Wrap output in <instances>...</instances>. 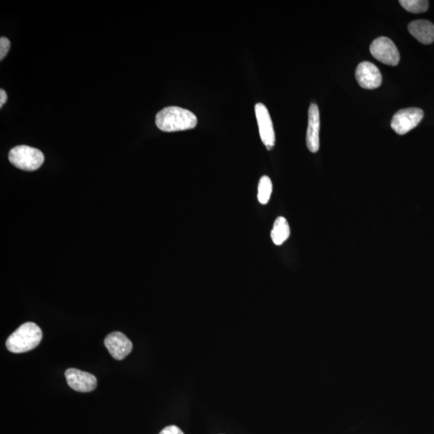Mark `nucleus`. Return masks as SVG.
I'll list each match as a JSON object with an SVG mask.
<instances>
[{
    "mask_svg": "<svg viewBox=\"0 0 434 434\" xmlns=\"http://www.w3.org/2000/svg\"><path fill=\"white\" fill-rule=\"evenodd\" d=\"M197 116L193 112L178 106H168L156 115L155 124L164 132L186 130L196 128Z\"/></svg>",
    "mask_w": 434,
    "mask_h": 434,
    "instance_id": "obj_1",
    "label": "nucleus"
},
{
    "mask_svg": "<svg viewBox=\"0 0 434 434\" xmlns=\"http://www.w3.org/2000/svg\"><path fill=\"white\" fill-rule=\"evenodd\" d=\"M43 337L40 326L34 323L24 324L9 336L6 347L12 353H24L36 348Z\"/></svg>",
    "mask_w": 434,
    "mask_h": 434,
    "instance_id": "obj_2",
    "label": "nucleus"
},
{
    "mask_svg": "<svg viewBox=\"0 0 434 434\" xmlns=\"http://www.w3.org/2000/svg\"><path fill=\"white\" fill-rule=\"evenodd\" d=\"M8 158L14 167L26 172L40 168L45 161V155L40 150L26 145L17 146L10 150Z\"/></svg>",
    "mask_w": 434,
    "mask_h": 434,
    "instance_id": "obj_3",
    "label": "nucleus"
},
{
    "mask_svg": "<svg viewBox=\"0 0 434 434\" xmlns=\"http://www.w3.org/2000/svg\"><path fill=\"white\" fill-rule=\"evenodd\" d=\"M370 52L375 59L385 65L396 66L399 64L398 48L389 38L382 37L375 39L370 46Z\"/></svg>",
    "mask_w": 434,
    "mask_h": 434,
    "instance_id": "obj_4",
    "label": "nucleus"
},
{
    "mask_svg": "<svg viewBox=\"0 0 434 434\" xmlns=\"http://www.w3.org/2000/svg\"><path fill=\"white\" fill-rule=\"evenodd\" d=\"M424 118V111L419 108L401 110L394 115L391 128L400 135H406L417 128Z\"/></svg>",
    "mask_w": 434,
    "mask_h": 434,
    "instance_id": "obj_5",
    "label": "nucleus"
},
{
    "mask_svg": "<svg viewBox=\"0 0 434 434\" xmlns=\"http://www.w3.org/2000/svg\"><path fill=\"white\" fill-rule=\"evenodd\" d=\"M255 113L262 143L268 150H271L275 145V132L269 110L264 104L257 103L255 106Z\"/></svg>",
    "mask_w": 434,
    "mask_h": 434,
    "instance_id": "obj_6",
    "label": "nucleus"
},
{
    "mask_svg": "<svg viewBox=\"0 0 434 434\" xmlns=\"http://www.w3.org/2000/svg\"><path fill=\"white\" fill-rule=\"evenodd\" d=\"M359 85L366 90H374L382 83V75L378 68L373 63L364 61L360 63L355 70Z\"/></svg>",
    "mask_w": 434,
    "mask_h": 434,
    "instance_id": "obj_7",
    "label": "nucleus"
},
{
    "mask_svg": "<svg viewBox=\"0 0 434 434\" xmlns=\"http://www.w3.org/2000/svg\"><path fill=\"white\" fill-rule=\"evenodd\" d=\"M104 343L112 357L117 360H123L132 352V342L119 331L107 335Z\"/></svg>",
    "mask_w": 434,
    "mask_h": 434,
    "instance_id": "obj_8",
    "label": "nucleus"
},
{
    "mask_svg": "<svg viewBox=\"0 0 434 434\" xmlns=\"http://www.w3.org/2000/svg\"><path fill=\"white\" fill-rule=\"evenodd\" d=\"M66 378L68 385L80 393L94 391L97 387V378L94 375L76 368L66 370Z\"/></svg>",
    "mask_w": 434,
    "mask_h": 434,
    "instance_id": "obj_9",
    "label": "nucleus"
},
{
    "mask_svg": "<svg viewBox=\"0 0 434 434\" xmlns=\"http://www.w3.org/2000/svg\"><path fill=\"white\" fill-rule=\"evenodd\" d=\"M320 117L318 106L312 103L309 108L308 128L306 131V146L310 152L319 149Z\"/></svg>",
    "mask_w": 434,
    "mask_h": 434,
    "instance_id": "obj_10",
    "label": "nucleus"
},
{
    "mask_svg": "<svg viewBox=\"0 0 434 434\" xmlns=\"http://www.w3.org/2000/svg\"><path fill=\"white\" fill-rule=\"evenodd\" d=\"M408 32L424 45H430L434 41V26L428 21H413L408 24Z\"/></svg>",
    "mask_w": 434,
    "mask_h": 434,
    "instance_id": "obj_11",
    "label": "nucleus"
},
{
    "mask_svg": "<svg viewBox=\"0 0 434 434\" xmlns=\"http://www.w3.org/2000/svg\"><path fill=\"white\" fill-rule=\"evenodd\" d=\"M290 228L288 221L282 217L277 218L271 231V239L276 246H281L290 237Z\"/></svg>",
    "mask_w": 434,
    "mask_h": 434,
    "instance_id": "obj_12",
    "label": "nucleus"
},
{
    "mask_svg": "<svg viewBox=\"0 0 434 434\" xmlns=\"http://www.w3.org/2000/svg\"><path fill=\"white\" fill-rule=\"evenodd\" d=\"M273 191V184L270 177H262L259 183H258L257 188V199L262 204L269 203Z\"/></svg>",
    "mask_w": 434,
    "mask_h": 434,
    "instance_id": "obj_13",
    "label": "nucleus"
},
{
    "mask_svg": "<svg viewBox=\"0 0 434 434\" xmlns=\"http://www.w3.org/2000/svg\"><path fill=\"white\" fill-rule=\"evenodd\" d=\"M402 6L411 13H423L427 11L428 2L426 0H401Z\"/></svg>",
    "mask_w": 434,
    "mask_h": 434,
    "instance_id": "obj_14",
    "label": "nucleus"
},
{
    "mask_svg": "<svg viewBox=\"0 0 434 434\" xmlns=\"http://www.w3.org/2000/svg\"><path fill=\"white\" fill-rule=\"evenodd\" d=\"M11 47V43L8 38L2 37L0 38V60H3L7 56Z\"/></svg>",
    "mask_w": 434,
    "mask_h": 434,
    "instance_id": "obj_15",
    "label": "nucleus"
},
{
    "mask_svg": "<svg viewBox=\"0 0 434 434\" xmlns=\"http://www.w3.org/2000/svg\"><path fill=\"white\" fill-rule=\"evenodd\" d=\"M159 434H184L177 426H170L164 428Z\"/></svg>",
    "mask_w": 434,
    "mask_h": 434,
    "instance_id": "obj_16",
    "label": "nucleus"
},
{
    "mask_svg": "<svg viewBox=\"0 0 434 434\" xmlns=\"http://www.w3.org/2000/svg\"><path fill=\"white\" fill-rule=\"evenodd\" d=\"M8 100V95L6 91L3 89L0 90V108H2L3 106L6 103Z\"/></svg>",
    "mask_w": 434,
    "mask_h": 434,
    "instance_id": "obj_17",
    "label": "nucleus"
}]
</instances>
